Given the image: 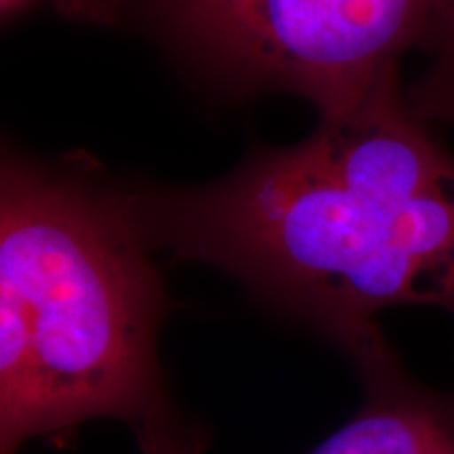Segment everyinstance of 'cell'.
Here are the masks:
<instances>
[{"instance_id": "8", "label": "cell", "mask_w": 454, "mask_h": 454, "mask_svg": "<svg viewBox=\"0 0 454 454\" xmlns=\"http://www.w3.org/2000/svg\"><path fill=\"white\" fill-rule=\"evenodd\" d=\"M15 3H20V0H3V4H4V9L7 7H13Z\"/></svg>"}, {"instance_id": "5", "label": "cell", "mask_w": 454, "mask_h": 454, "mask_svg": "<svg viewBox=\"0 0 454 454\" xmlns=\"http://www.w3.org/2000/svg\"><path fill=\"white\" fill-rule=\"evenodd\" d=\"M431 64L406 90L408 101L425 121L454 124V34L440 36L427 51Z\"/></svg>"}, {"instance_id": "6", "label": "cell", "mask_w": 454, "mask_h": 454, "mask_svg": "<svg viewBox=\"0 0 454 454\" xmlns=\"http://www.w3.org/2000/svg\"><path fill=\"white\" fill-rule=\"evenodd\" d=\"M133 431L141 454H207L211 444L208 429L184 417L175 404Z\"/></svg>"}, {"instance_id": "1", "label": "cell", "mask_w": 454, "mask_h": 454, "mask_svg": "<svg viewBox=\"0 0 454 454\" xmlns=\"http://www.w3.org/2000/svg\"><path fill=\"white\" fill-rule=\"evenodd\" d=\"M122 190L152 251L225 271L349 360L385 337V309L454 316V154L400 72L299 145L259 152L223 179Z\"/></svg>"}, {"instance_id": "4", "label": "cell", "mask_w": 454, "mask_h": 454, "mask_svg": "<svg viewBox=\"0 0 454 454\" xmlns=\"http://www.w3.org/2000/svg\"><path fill=\"white\" fill-rule=\"evenodd\" d=\"M362 406L308 454H454V391L412 377L387 339L351 360Z\"/></svg>"}, {"instance_id": "7", "label": "cell", "mask_w": 454, "mask_h": 454, "mask_svg": "<svg viewBox=\"0 0 454 454\" xmlns=\"http://www.w3.org/2000/svg\"><path fill=\"white\" fill-rule=\"evenodd\" d=\"M448 34H454V0H446L444 11H442V15H440L438 27H435L434 41H431V44L438 41L440 36H448ZM431 44H429V47H431Z\"/></svg>"}, {"instance_id": "3", "label": "cell", "mask_w": 454, "mask_h": 454, "mask_svg": "<svg viewBox=\"0 0 454 454\" xmlns=\"http://www.w3.org/2000/svg\"><path fill=\"white\" fill-rule=\"evenodd\" d=\"M192 55L240 89L297 93L333 118L434 41L446 0H150Z\"/></svg>"}, {"instance_id": "2", "label": "cell", "mask_w": 454, "mask_h": 454, "mask_svg": "<svg viewBox=\"0 0 454 454\" xmlns=\"http://www.w3.org/2000/svg\"><path fill=\"white\" fill-rule=\"evenodd\" d=\"M122 187L4 152L0 170V454L173 406L170 309Z\"/></svg>"}]
</instances>
